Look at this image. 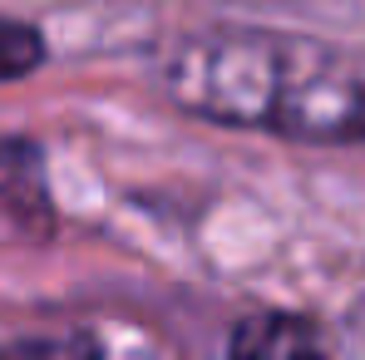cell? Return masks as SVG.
I'll return each mask as SVG.
<instances>
[{
  "label": "cell",
  "instance_id": "1",
  "mask_svg": "<svg viewBox=\"0 0 365 360\" xmlns=\"http://www.w3.org/2000/svg\"><path fill=\"white\" fill-rule=\"evenodd\" d=\"M158 84L182 114L217 128L292 143H365V55L331 40L207 25L163 50Z\"/></svg>",
  "mask_w": 365,
  "mask_h": 360
},
{
  "label": "cell",
  "instance_id": "2",
  "mask_svg": "<svg viewBox=\"0 0 365 360\" xmlns=\"http://www.w3.org/2000/svg\"><path fill=\"white\" fill-rule=\"evenodd\" d=\"M232 356H252V360H277V356H321L331 351V336L311 321V316H247L237 321L232 341H227Z\"/></svg>",
  "mask_w": 365,
  "mask_h": 360
},
{
  "label": "cell",
  "instance_id": "3",
  "mask_svg": "<svg viewBox=\"0 0 365 360\" xmlns=\"http://www.w3.org/2000/svg\"><path fill=\"white\" fill-rule=\"evenodd\" d=\"M50 60V45L45 35L30 25V20H15V15H0V84H15V79H30L40 64Z\"/></svg>",
  "mask_w": 365,
  "mask_h": 360
},
{
  "label": "cell",
  "instance_id": "4",
  "mask_svg": "<svg viewBox=\"0 0 365 360\" xmlns=\"http://www.w3.org/2000/svg\"><path fill=\"white\" fill-rule=\"evenodd\" d=\"M341 351H361L365 356V297L346 311V321H341V341H336Z\"/></svg>",
  "mask_w": 365,
  "mask_h": 360
},
{
  "label": "cell",
  "instance_id": "5",
  "mask_svg": "<svg viewBox=\"0 0 365 360\" xmlns=\"http://www.w3.org/2000/svg\"><path fill=\"white\" fill-rule=\"evenodd\" d=\"M15 356L20 351H30V356H60V351H94V341H84V336H74V341H20V346H10Z\"/></svg>",
  "mask_w": 365,
  "mask_h": 360
}]
</instances>
